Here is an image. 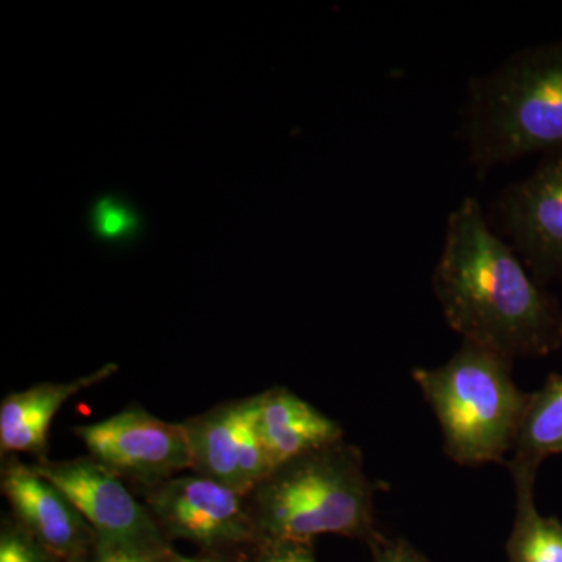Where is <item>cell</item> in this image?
<instances>
[{
  "label": "cell",
  "instance_id": "cell-1",
  "mask_svg": "<svg viewBox=\"0 0 562 562\" xmlns=\"http://www.w3.org/2000/svg\"><path fill=\"white\" fill-rule=\"evenodd\" d=\"M432 291L462 341L509 358H542L562 346V310L522 258L491 227L475 198L447 217Z\"/></svg>",
  "mask_w": 562,
  "mask_h": 562
},
{
  "label": "cell",
  "instance_id": "cell-2",
  "mask_svg": "<svg viewBox=\"0 0 562 562\" xmlns=\"http://www.w3.org/2000/svg\"><path fill=\"white\" fill-rule=\"evenodd\" d=\"M458 135L480 179L528 155L562 151V40L514 52L472 77Z\"/></svg>",
  "mask_w": 562,
  "mask_h": 562
},
{
  "label": "cell",
  "instance_id": "cell-3",
  "mask_svg": "<svg viewBox=\"0 0 562 562\" xmlns=\"http://www.w3.org/2000/svg\"><path fill=\"white\" fill-rule=\"evenodd\" d=\"M247 501L258 543H313L317 536L336 535L373 547L384 538L362 454L346 441L273 469Z\"/></svg>",
  "mask_w": 562,
  "mask_h": 562
},
{
  "label": "cell",
  "instance_id": "cell-4",
  "mask_svg": "<svg viewBox=\"0 0 562 562\" xmlns=\"http://www.w3.org/2000/svg\"><path fill=\"white\" fill-rule=\"evenodd\" d=\"M413 382L438 419L443 452L462 468L505 462L530 394L513 379V361L462 341L446 364L414 368Z\"/></svg>",
  "mask_w": 562,
  "mask_h": 562
},
{
  "label": "cell",
  "instance_id": "cell-5",
  "mask_svg": "<svg viewBox=\"0 0 562 562\" xmlns=\"http://www.w3.org/2000/svg\"><path fill=\"white\" fill-rule=\"evenodd\" d=\"M140 494L168 541L192 542L202 552H236L258 543L247 495L225 484L181 473Z\"/></svg>",
  "mask_w": 562,
  "mask_h": 562
},
{
  "label": "cell",
  "instance_id": "cell-6",
  "mask_svg": "<svg viewBox=\"0 0 562 562\" xmlns=\"http://www.w3.org/2000/svg\"><path fill=\"white\" fill-rule=\"evenodd\" d=\"M72 431L91 458L140 492L192 471L183 422L169 424L140 406H128Z\"/></svg>",
  "mask_w": 562,
  "mask_h": 562
},
{
  "label": "cell",
  "instance_id": "cell-7",
  "mask_svg": "<svg viewBox=\"0 0 562 562\" xmlns=\"http://www.w3.org/2000/svg\"><path fill=\"white\" fill-rule=\"evenodd\" d=\"M32 468L74 503L99 542L157 553L171 547L147 506L94 458L41 460Z\"/></svg>",
  "mask_w": 562,
  "mask_h": 562
},
{
  "label": "cell",
  "instance_id": "cell-8",
  "mask_svg": "<svg viewBox=\"0 0 562 562\" xmlns=\"http://www.w3.org/2000/svg\"><path fill=\"white\" fill-rule=\"evenodd\" d=\"M502 232L528 271L546 286L562 284V151L506 187L497 201Z\"/></svg>",
  "mask_w": 562,
  "mask_h": 562
},
{
  "label": "cell",
  "instance_id": "cell-9",
  "mask_svg": "<svg viewBox=\"0 0 562 562\" xmlns=\"http://www.w3.org/2000/svg\"><path fill=\"white\" fill-rule=\"evenodd\" d=\"M2 494L11 514L60 562H88L98 536L79 509L32 465L9 458L2 469Z\"/></svg>",
  "mask_w": 562,
  "mask_h": 562
},
{
  "label": "cell",
  "instance_id": "cell-10",
  "mask_svg": "<svg viewBox=\"0 0 562 562\" xmlns=\"http://www.w3.org/2000/svg\"><path fill=\"white\" fill-rule=\"evenodd\" d=\"M258 430L269 473L303 454L344 441L338 422L283 386L260 392Z\"/></svg>",
  "mask_w": 562,
  "mask_h": 562
},
{
  "label": "cell",
  "instance_id": "cell-11",
  "mask_svg": "<svg viewBox=\"0 0 562 562\" xmlns=\"http://www.w3.org/2000/svg\"><path fill=\"white\" fill-rule=\"evenodd\" d=\"M120 371L116 364H105L98 371L63 383H40L29 390L11 392L0 403V450L31 453L46 460L47 438L55 414L74 395L105 382Z\"/></svg>",
  "mask_w": 562,
  "mask_h": 562
},
{
  "label": "cell",
  "instance_id": "cell-12",
  "mask_svg": "<svg viewBox=\"0 0 562 562\" xmlns=\"http://www.w3.org/2000/svg\"><path fill=\"white\" fill-rule=\"evenodd\" d=\"M243 412L244 398H238L221 403L184 420L183 425L190 442L192 472L247 495L239 472Z\"/></svg>",
  "mask_w": 562,
  "mask_h": 562
},
{
  "label": "cell",
  "instance_id": "cell-13",
  "mask_svg": "<svg viewBox=\"0 0 562 562\" xmlns=\"http://www.w3.org/2000/svg\"><path fill=\"white\" fill-rule=\"evenodd\" d=\"M516 487V516L506 542L508 562H562V522L543 516L535 502L538 472L509 469Z\"/></svg>",
  "mask_w": 562,
  "mask_h": 562
},
{
  "label": "cell",
  "instance_id": "cell-14",
  "mask_svg": "<svg viewBox=\"0 0 562 562\" xmlns=\"http://www.w3.org/2000/svg\"><path fill=\"white\" fill-rule=\"evenodd\" d=\"M562 453V375L552 373L530 394L508 469L539 471L542 461Z\"/></svg>",
  "mask_w": 562,
  "mask_h": 562
},
{
  "label": "cell",
  "instance_id": "cell-15",
  "mask_svg": "<svg viewBox=\"0 0 562 562\" xmlns=\"http://www.w3.org/2000/svg\"><path fill=\"white\" fill-rule=\"evenodd\" d=\"M88 222L95 241L109 246L131 244L143 232V220L138 210L127 199L117 194L95 199Z\"/></svg>",
  "mask_w": 562,
  "mask_h": 562
},
{
  "label": "cell",
  "instance_id": "cell-16",
  "mask_svg": "<svg viewBox=\"0 0 562 562\" xmlns=\"http://www.w3.org/2000/svg\"><path fill=\"white\" fill-rule=\"evenodd\" d=\"M0 562H60L25 530L13 514L3 516Z\"/></svg>",
  "mask_w": 562,
  "mask_h": 562
},
{
  "label": "cell",
  "instance_id": "cell-17",
  "mask_svg": "<svg viewBox=\"0 0 562 562\" xmlns=\"http://www.w3.org/2000/svg\"><path fill=\"white\" fill-rule=\"evenodd\" d=\"M247 562H317L312 543L260 542Z\"/></svg>",
  "mask_w": 562,
  "mask_h": 562
},
{
  "label": "cell",
  "instance_id": "cell-18",
  "mask_svg": "<svg viewBox=\"0 0 562 562\" xmlns=\"http://www.w3.org/2000/svg\"><path fill=\"white\" fill-rule=\"evenodd\" d=\"M372 562H431L419 550L414 549L412 543L403 539H387L371 547Z\"/></svg>",
  "mask_w": 562,
  "mask_h": 562
},
{
  "label": "cell",
  "instance_id": "cell-19",
  "mask_svg": "<svg viewBox=\"0 0 562 562\" xmlns=\"http://www.w3.org/2000/svg\"><path fill=\"white\" fill-rule=\"evenodd\" d=\"M165 552H146V550L109 546V543L98 541L94 552H92L88 562H158Z\"/></svg>",
  "mask_w": 562,
  "mask_h": 562
},
{
  "label": "cell",
  "instance_id": "cell-20",
  "mask_svg": "<svg viewBox=\"0 0 562 562\" xmlns=\"http://www.w3.org/2000/svg\"><path fill=\"white\" fill-rule=\"evenodd\" d=\"M249 560H246V562ZM158 562H244L235 557V552H202L195 557H187L173 552L171 547L161 554Z\"/></svg>",
  "mask_w": 562,
  "mask_h": 562
}]
</instances>
